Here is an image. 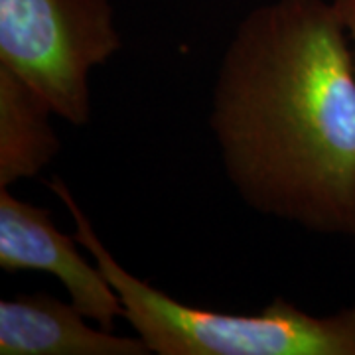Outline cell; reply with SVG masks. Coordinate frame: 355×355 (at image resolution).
I'll return each instance as SVG.
<instances>
[{"label":"cell","instance_id":"cell-2","mask_svg":"<svg viewBox=\"0 0 355 355\" xmlns=\"http://www.w3.org/2000/svg\"><path fill=\"white\" fill-rule=\"evenodd\" d=\"M76 223V239L123 304V318L154 355H355V302L314 316L275 296L257 314L191 306L154 288L121 265L60 178L48 182Z\"/></svg>","mask_w":355,"mask_h":355},{"label":"cell","instance_id":"cell-6","mask_svg":"<svg viewBox=\"0 0 355 355\" xmlns=\"http://www.w3.org/2000/svg\"><path fill=\"white\" fill-rule=\"evenodd\" d=\"M51 107L34 87L0 65V188L38 176L62 144Z\"/></svg>","mask_w":355,"mask_h":355},{"label":"cell","instance_id":"cell-7","mask_svg":"<svg viewBox=\"0 0 355 355\" xmlns=\"http://www.w3.org/2000/svg\"><path fill=\"white\" fill-rule=\"evenodd\" d=\"M340 20L347 30L349 44H352V55H354V67H355V0H331Z\"/></svg>","mask_w":355,"mask_h":355},{"label":"cell","instance_id":"cell-1","mask_svg":"<svg viewBox=\"0 0 355 355\" xmlns=\"http://www.w3.org/2000/svg\"><path fill=\"white\" fill-rule=\"evenodd\" d=\"M209 127L249 207L355 239V67L331 0H272L243 18Z\"/></svg>","mask_w":355,"mask_h":355},{"label":"cell","instance_id":"cell-4","mask_svg":"<svg viewBox=\"0 0 355 355\" xmlns=\"http://www.w3.org/2000/svg\"><path fill=\"white\" fill-rule=\"evenodd\" d=\"M79 247L76 235L53 225L50 209L0 188V268L50 272L89 320L113 330L114 320L123 318V304L97 263L91 265Z\"/></svg>","mask_w":355,"mask_h":355},{"label":"cell","instance_id":"cell-5","mask_svg":"<svg viewBox=\"0 0 355 355\" xmlns=\"http://www.w3.org/2000/svg\"><path fill=\"white\" fill-rule=\"evenodd\" d=\"M71 300L46 292L0 300V355H150L140 336L89 326Z\"/></svg>","mask_w":355,"mask_h":355},{"label":"cell","instance_id":"cell-3","mask_svg":"<svg viewBox=\"0 0 355 355\" xmlns=\"http://www.w3.org/2000/svg\"><path fill=\"white\" fill-rule=\"evenodd\" d=\"M121 48L111 0H0V65L73 127L91 123V71Z\"/></svg>","mask_w":355,"mask_h":355}]
</instances>
